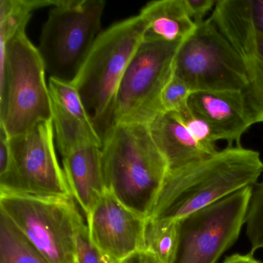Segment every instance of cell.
I'll return each mask as SVG.
<instances>
[{"mask_svg": "<svg viewBox=\"0 0 263 263\" xmlns=\"http://www.w3.org/2000/svg\"><path fill=\"white\" fill-rule=\"evenodd\" d=\"M263 172L260 154L241 145L168 172L152 215L178 221L244 187L253 186Z\"/></svg>", "mask_w": 263, "mask_h": 263, "instance_id": "6da1fadb", "label": "cell"}, {"mask_svg": "<svg viewBox=\"0 0 263 263\" xmlns=\"http://www.w3.org/2000/svg\"><path fill=\"white\" fill-rule=\"evenodd\" d=\"M106 189L143 218L152 215L168 173L147 124L113 123L102 138Z\"/></svg>", "mask_w": 263, "mask_h": 263, "instance_id": "7a4b0ae2", "label": "cell"}, {"mask_svg": "<svg viewBox=\"0 0 263 263\" xmlns=\"http://www.w3.org/2000/svg\"><path fill=\"white\" fill-rule=\"evenodd\" d=\"M146 25L139 14L111 24L95 40L71 81L101 139L114 123L115 101L123 75L144 41Z\"/></svg>", "mask_w": 263, "mask_h": 263, "instance_id": "3957f363", "label": "cell"}, {"mask_svg": "<svg viewBox=\"0 0 263 263\" xmlns=\"http://www.w3.org/2000/svg\"><path fill=\"white\" fill-rule=\"evenodd\" d=\"M45 64L25 31L0 47V127L10 138L52 120Z\"/></svg>", "mask_w": 263, "mask_h": 263, "instance_id": "277c9868", "label": "cell"}, {"mask_svg": "<svg viewBox=\"0 0 263 263\" xmlns=\"http://www.w3.org/2000/svg\"><path fill=\"white\" fill-rule=\"evenodd\" d=\"M104 0H57L38 50L50 78L71 82L101 32Z\"/></svg>", "mask_w": 263, "mask_h": 263, "instance_id": "5b68a950", "label": "cell"}, {"mask_svg": "<svg viewBox=\"0 0 263 263\" xmlns=\"http://www.w3.org/2000/svg\"><path fill=\"white\" fill-rule=\"evenodd\" d=\"M196 25L178 49L174 75L192 93L243 91L248 73L242 57L210 18Z\"/></svg>", "mask_w": 263, "mask_h": 263, "instance_id": "8992f818", "label": "cell"}, {"mask_svg": "<svg viewBox=\"0 0 263 263\" xmlns=\"http://www.w3.org/2000/svg\"><path fill=\"white\" fill-rule=\"evenodd\" d=\"M11 161L0 175V195L73 198L56 153L53 119L10 138Z\"/></svg>", "mask_w": 263, "mask_h": 263, "instance_id": "52a82bcc", "label": "cell"}, {"mask_svg": "<svg viewBox=\"0 0 263 263\" xmlns=\"http://www.w3.org/2000/svg\"><path fill=\"white\" fill-rule=\"evenodd\" d=\"M0 212L50 263H77V224L81 213L73 198L0 195Z\"/></svg>", "mask_w": 263, "mask_h": 263, "instance_id": "ba28073f", "label": "cell"}, {"mask_svg": "<svg viewBox=\"0 0 263 263\" xmlns=\"http://www.w3.org/2000/svg\"><path fill=\"white\" fill-rule=\"evenodd\" d=\"M181 44L143 41L118 87L114 123L149 125L162 113L161 95L174 76L175 58Z\"/></svg>", "mask_w": 263, "mask_h": 263, "instance_id": "9c48e42d", "label": "cell"}, {"mask_svg": "<svg viewBox=\"0 0 263 263\" xmlns=\"http://www.w3.org/2000/svg\"><path fill=\"white\" fill-rule=\"evenodd\" d=\"M253 186L244 187L178 221L172 263H217L238 240Z\"/></svg>", "mask_w": 263, "mask_h": 263, "instance_id": "30bf717a", "label": "cell"}, {"mask_svg": "<svg viewBox=\"0 0 263 263\" xmlns=\"http://www.w3.org/2000/svg\"><path fill=\"white\" fill-rule=\"evenodd\" d=\"M89 234L105 263H121L144 250L145 218L123 205L107 192L87 218Z\"/></svg>", "mask_w": 263, "mask_h": 263, "instance_id": "8fae6325", "label": "cell"}, {"mask_svg": "<svg viewBox=\"0 0 263 263\" xmlns=\"http://www.w3.org/2000/svg\"><path fill=\"white\" fill-rule=\"evenodd\" d=\"M194 115L210 126L215 142L240 145L241 136L253 124L242 91H198L187 103Z\"/></svg>", "mask_w": 263, "mask_h": 263, "instance_id": "7c38bea8", "label": "cell"}, {"mask_svg": "<svg viewBox=\"0 0 263 263\" xmlns=\"http://www.w3.org/2000/svg\"><path fill=\"white\" fill-rule=\"evenodd\" d=\"M168 172L182 168L215 155L218 149L201 144L189 132L178 112H163L149 124Z\"/></svg>", "mask_w": 263, "mask_h": 263, "instance_id": "4fadbf2b", "label": "cell"}, {"mask_svg": "<svg viewBox=\"0 0 263 263\" xmlns=\"http://www.w3.org/2000/svg\"><path fill=\"white\" fill-rule=\"evenodd\" d=\"M63 167L73 198L88 217L107 192L101 147L87 146L63 158Z\"/></svg>", "mask_w": 263, "mask_h": 263, "instance_id": "5bb4252c", "label": "cell"}, {"mask_svg": "<svg viewBox=\"0 0 263 263\" xmlns=\"http://www.w3.org/2000/svg\"><path fill=\"white\" fill-rule=\"evenodd\" d=\"M209 18L239 54L263 38V0H217Z\"/></svg>", "mask_w": 263, "mask_h": 263, "instance_id": "9a60e30c", "label": "cell"}, {"mask_svg": "<svg viewBox=\"0 0 263 263\" xmlns=\"http://www.w3.org/2000/svg\"><path fill=\"white\" fill-rule=\"evenodd\" d=\"M139 15L145 23L146 41L183 43L197 27L184 0L152 1L142 7Z\"/></svg>", "mask_w": 263, "mask_h": 263, "instance_id": "2e32d148", "label": "cell"}, {"mask_svg": "<svg viewBox=\"0 0 263 263\" xmlns=\"http://www.w3.org/2000/svg\"><path fill=\"white\" fill-rule=\"evenodd\" d=\"M51 101L55 142L63 158L87 146L102 147V139L93 123L84 121L56 101Z\"/></svg>", "mask_w": 263, "mask_h": 263, "instance_id": "e0dca14e", "label": "cell"}, {"mask_svg": "<svg viewBox=\"0 0 263 263\" xmlns=\"http://www.w3.org/2000/svg\"><path fill=\"white\" fill-rule=\"evenodd\" d=\"M247 68L242 93L253 124L263 123V38L255 37L241 53Z\"/></svg>", "mask_w": 263, "mask_h": 263, "instance_id": "ac0fdd59", "label": "cell"}, {"mask_svg": "<svg viewBox=\"0 0 263 263\" xmlns=\"http://www.w3.org/2000/svg\"><path fill=\"white\" fill-rule=\"evenodd\" d=\"M0 263H50L2 212H0Z\"/></svg>", "mask_w": 263, "mask_h": 263, "instance_id": "d6986e66", "label": "cell"}, {"mask_svg": "<svg viewBox=\"0 0 263 263\" xmlns=\"http://www.w3.org/2000/svg\"><path fill=\"white\" fill-rule=\"evenodd\" d=\"M57 0H1L0 1V47L26 27L32 13L43 7H53Z\"/></svg>", "mask_w": 263, "mask_h": 263, "instance_id": "ffe728a7", "label": "cell"}, {"mask_svg": "<svg viewBox=\"0 0 263 263\" xmlns=\"http://www.w3.org/2000/svg\"><path fill=\"white\" fill-rule=\"evenodd\" d=\"M178 242V221L146 219L144 250L153 254L161 263H172Z\"/></svg>", "mask_w": 263, "mask_h": 263, "instance_id": "44dd1931", "label": "cell"}, {"mask_svg": "<svg viewBox=\"0 0 263 263\" xmlns=\"http://www.w3.org/2000/svg\"><path fill=\"white\" fill-rule=\"evenodd\" d=\"M245 224L252 253L263 248V178L255 184L249 200Z\"/></svg>", "mask_w": 263, "mask_h": 263, "instance_id": "7402d4cb", "label": "cell"}, {"mask_svg": "<svg viewBox=\"0 0 263 263\" xmlns=\"http://www.w3.org/2000/svg\"><path fill=\"white\" fill-rule=\"evenodd\" d=\"M192 91L190 87L174 75L167 83L161 95V110L163 112H180L187 107Z\"/></svg>", "mask_w": 263, "mask_h": 263, "instance_id": "603a6c76", "label": "cell"}, {"mask_svg": "<svg viewBox=\"0 0 263 263\" xmlns=\"http://www.w3.org/2000/svg\"><path fill=\"white\" fill-rule=\"evenodd\" d=\"M75 244L77 263H105L102 255L90 240L88 226L84 222L82 215L77 224Z\"/></svg>", "mask_w": 263, "mask_h": 263, "instance_id": "cb8c5ba5", "label": "cell"}, {"mask_svg": "<svg viewBox=\"0 0 263 263\" xmlns=\"http://www.w3.org/2000/svg\"><path fill=\"white\" fill-rule=\"evenodd\" d=\"M178 113L181 115L189 132L199 142L212 148H216L212 129L206 121L194 115L189 106L187 108Z\"/></svg>", "mask_w": 263, "mask_h": 263, "instance_id": "d4e9b609", "label": "cell"}, {"mask_svg": "<svg viewBox=\"0 0 263 263\" xmlns=\"http://www.w3.org/2000/svg\"><path fill=\"white\" fill-rule=\"evenodd\" d=\"M216 2L215 0H184L187 13L196 24L204 21V16L215 7Z\"/></svg>", "mask_w": 263, "mask_h": 263, "instance_id": "484cf974", "label": "cell"}, {"mask_svg": "<svg viewBox=\"0 0 263 263\" xmlns=\"http://www.w3.org/2000/svg\"><path fill=\"white\" fill-rule=\"evenodd\" d=\"M11 161L10 137L3 127H0V175H4L10 167Z\"/></svg>", "mask_w": 263, "mask_h": 263, "instance_id": "4316f807", "label": "cell"}, {"mask_svg": "<svg viewBox=\"0 0 263 263\" xmlns=\"http://www.w3.org/2000/svg\"><path fill=\"white\" fill-rule=\"evenodd\" d=\"M121 263H161L156 257L145 250L139 251L132 254L130 256L123 260Z\"/></svg>", "mask_w": 263, "mask_h": 263, "instance_id": "83f0119b", "label": "cell"}, {"mask_svg": "<svg viewBox=\"0 0 263 263\" xmlns=\"http://www.w3.org/2000/svg\"><path fill=\"white\" fill-rule=\"evenodd\" d=\"M258 260L255 259L253 253L234 254L231 256L227 257L222 263H258Z\"/></svg>", "mask_w": 263, "mask_h": 263, "instance_id": "f1b7e54d", "label": "cell"}, {"mask_svg": "<svg viewBox=\"0 0 263 263\" xmlns=\"http://www.w3.org/2000/svg\"><path fill=\"white\" fill-rule=\"evenodd\" d=\"M258 263H263V261H258Z\"/></svg>", "mask_w": 263, "mask_h": 263, "instance_id": "f546056e", "label": "cell"}]
</instances>
